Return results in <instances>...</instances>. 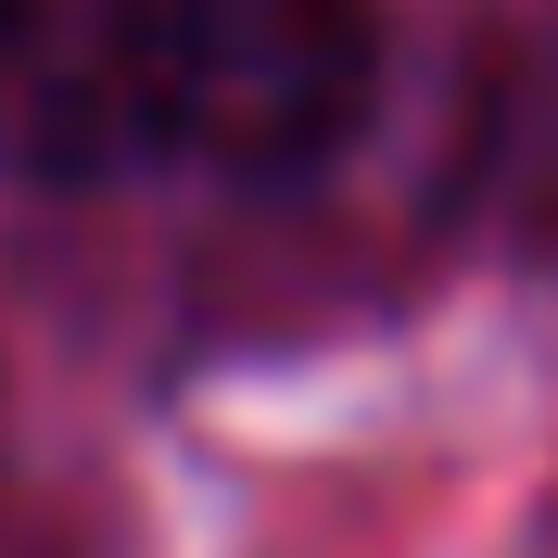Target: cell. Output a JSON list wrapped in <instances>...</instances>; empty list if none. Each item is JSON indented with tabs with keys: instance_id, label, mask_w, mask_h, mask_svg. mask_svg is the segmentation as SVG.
Instances as JSON below:
<instances>
[{
	"instance_id": "1",
	"label": "cell",
	"mask_w": 558,
	"mask_h": 558,
	"mask_svg": "<svg viewBox=\"0 0 558 558\" xmlns=\"http://www.w3.org/2000/svg\"><path fill=\"white\" fill-rule=\"evenodd\" d=\"M381 0H166V166L317 178L368 128Z\"/></svg>"
},
{
	"instance_id": "2",
	"label": "cell",
	"mask_w": 558,
	"mask_h": 558,
	"mask_svg": "<svg viewBox=\"0 0 558 558\" xmlns=\"http://www.w3.org/2000/svg\"><path fill=\"white\" fill-rule=\"evenodd\" d=\"M0 166L38 191L166 166V0H0Z\"/></svg>"
},
{
	"instance_id": "3",
	"label": "cell",
	"mask_w": 558,
	"mask_h": 558,
	"mask_svg": "<svg viewBox=\"0 0 558 558\" xmlns=\"http://www.w3.org/2000/svg\"><path fill=\"white\" fill-rule=\"evenodd\" d=\"M521 204L558 229V64H546V89H533V128H521Z\"/></svg>"
}]
</instances>
